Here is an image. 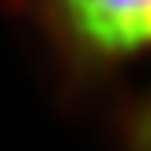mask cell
Instances as JSON below:
<instances>
[{
    "mask_svg": "<svg viewBox=\"0 0 151 151\" xmlns=\"http://www.w3.org/2000/svg\"><path fill=\"white\" fill-rule=\"evenodd\" d=\"M62 19L86 46L123 52L151 43V0H56Z\"/></svg>",
    "mask_w": 151,
    "mask_h": 151,
    "instance_id": "obj_1",
    "label": "cell"
}]
</instances>
